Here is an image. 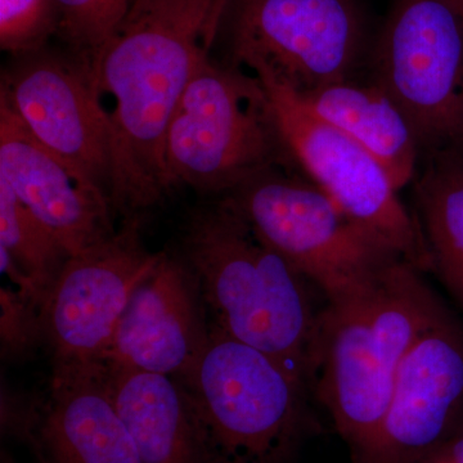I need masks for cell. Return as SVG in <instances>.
I'll list each match as a JSON object with an SVG mask.
<instances>
[{"label":"cell","mask_w":463,"mask_h":463,"mask_svg":"<svg viewBox=\"0 0 463 463\" xmlns=\"http://www.w3.org/2000/svg\"><path fill=\"white\" fill-rule=\"evenodd\" d=\"M230 0H134L97 61L100 93L114 99L112 206L156 205L173 188L164 163L170 118L212 57Z\"/></svg>","instance_id":"cell-1"},{"label":"cell","mask_w":463,"mask_h":463,"mask_svg":"<svg viewBox=\"0 0 463 463\" xmlns=\"http://www.w3.org/2000/svg\"><path fill=\"white\" fill-rule=\"evenodd\" d=\"M184 254L210 325L273 356L307 385L313 381L321 312L307 281L259 236L230 197L192 216Z\"/></svg>","instance_id":"cell-2"},{"label":"cell","mask_w":463,"mask_h":463,"mask_svg":"<svg viewBox=\"0 0 463 463\" xmlns=\"http://www.w3.org/2000/svg\"><path fill=\"white\" fill-rule=\"evenodd\" d=\"M450 317L421 270L405 260L327 301L319 318L316 390L352 452L379 428L405 355Z\"/></svg>","instance_id":"cell-3"},{"label":"cell","mask_w":463,"mask_h":463,"mask_svg":"<svg viewBox=\"0 0 463 463\" xmlns=\"http://www.w3.org/2000/svg\"><path fill=\"white\" fill-rule=\"evenodd\" d=\"M176 381L203 463H288L306 435L307 383L213 325L196 361Z\"/></svg>","instance_id":"cell-4"},{"label":"cell","mask_w":463,"mask_h":463,"mask_svg":"<svg viewBox=\"0 0 463 463\" xmlns=\"http://www.w3.org/2000/svg\"><path fill=\"white\" fill-rule=\"evenodd\" d=\"M164 163L172 188L213 194H228L270 167L291 166L258 79L213 57L174 109Z\"/></svg>","instance_id":"cell-5"},{"label":"cell","mask_w":463,"mask_h":463,"mask_svg":"<svg viewBox=\"0 0 463 463\" xmlns=\"http://www.w3.org/2000/svg\"><path fill=\"white\" fill-rule=\"evenodd\" d=\"M224 196L327 301L404 260L291 166L270 167Z\"/></svg>","instance_id":"cell-6"},{"label":"cell","mask_w":463,"mask_h":463,"mask_svg":"<svg viewBox=\"0 0 463 463\" xmlns=\"http://www.w3.org/2000/svg\"><path fill=\"white\" fill-rule=\"evenodd\" d=\"M227 63L298 94L358 79L371 44L355 0H230Z\"/></svg>","instance_id":"cell-7"},{"label":"cell","mask_w":463,"mask_h":463,"mask_svg":"<svg viewBox=\"0 0 463 463\" xmlns=\"http://www.w3.org/2000/svg\"><path fill=\"white\" fill-rule=\"evenodd\" d=\"M367 67L407 116L422 157L453 146L463 123V20L450 0H394Z\"/></svg>","instance_id":"cell-8"},{"label":"cell","mask_w":463,"mask_h":463,"mask_svg":"<svg viewBox=\"0 0 463 463\" xmlns=\"http://www.w3.org/2000/svg\"><path fill=\"white\" fill-rule=\"evenodd\" d=\"M258 80L267 94L289 165L399 257L422 273L434 272L416 215L402 203L379 161L313 114L288 88L268 79Z\"/></svg>","instance_id":"cell-9"},{"label":"cell","mask_w":463,"mask_h":463,"mask_svg":"<svg viewBox=\"0 0 463 463\" xmlns=\"http://www.w3.org/2000/svg\"><path fill=\"white\" fill-rule=\"evenodd\" d=\"M164 257L149 252L137 221H128L102 245L67 258L41 312L54 373L88 370L102 362L134 291Z\"/></svg>","instance_id":"cell-10"},{"label":"cell","mask_w":463,"mask_h":463,"mask_svg":"<svg viewBox=\"0 0 463 463\" xmlns=\"http://www.w3.org/2000/svg\"><path fill=\"white\" fill-rule=\"evenodd\" d=\"M16 58L3 72L0 99L36 141L109 194L111 120L93 70L47 48Z\"/></svg>","instance_id":"cell-11"},{"label":"cell","mask_w":463,"mask_h":463,"mask_svg":"<svg viewBox=\"0 0 463 463\" xmlns=\"http://www.w3.org/2000/svg\"><path fill=\"white\" fill-rule=\"evenodd\" d=\"M463 414V331L450 317L420 337L399 367L379 428L354 463H419L456 437Z\"/></svg>","instance_id":"cell-12"},{"label":"cell","mask_w":463,"mask_h":463,"mask_svg":"<svg viewBox=\"0 0 463 463\" xmlns=\"http://www.w3.org/2000/svg\"><path fill=\"white\" fill-rule=\"evenodd\" d=\"M0 178L51 232L67 257L90 251L116 234L108 192L36 141L2 99Z\"/></svg>","instance_id":"cell-13"},{"label":"cell","mask_w":463,"mask_h":463,"mask_svg":"<svg viewBox=\"0 0 463 463\" xmlns=\"http://www.w3.org/2000/svg\"><path fill=\"white\" fill-rule=\"evenodd\" d=\"M209 327L190 268L165 255L134 291L100 364L178 379L199 356Z\"/></svg>","instance_id":"cell-14"},{"label":"cell","mask_w":463,"mask_h":463,"mask_svg":"<svg viewBox=\"0 0 463 463\" xmlns=\"http://www.w3.org/2000/svg\"><path fill=\"white\" fill-rule=\"evenodd\" d=\"M26 432L42 463H142L96 365L53 373L50 398Z\"/></svg>","instance_id":"cell-15"},{"label":"cell","mask_w":463,"mask_h":463,"mask_svg":"<svg viewBox=\"0 0 463 463\" xmlns=\"http://www.w3.org/2000/svg\"><path fill=\"white\" fill-rule=\"evenodd\" d=\"M142 463H203L187 399L174 377L96 365Z\"/></svg>","instance_id":"cell-16"},{"label":"cell","mask_w":463,"mask_h":463,"mask_svg":"<svg viewBox=\"0 0 463 463\" xmlns=\"http://www.w3.org/2000/svg\"><path fill=\"white\" fill-rule=\"evenodd\" d=\"M297 96L313 114L376 158L398 191L413 182L421 146L407 116L379 85L358 78Z\"/></svg>","instance_id":"cell-17"},{"label":"cell","mask_w":463,"mask_h":463,"mask_svg":"<svg viewBox=\"0 0 463 463\" xmlns=\"http://www.w3.org/2000/svg\"><path fill=\"white\" fill-rule=\"evenodd\" d=\"M412 184L434 273L463 310L462 152L449 146L425 155Z\"/></svg>","instance_id":"cell-18"},{"label":"cell","mask_w":463,"mask_h":463,"mask_svg":"<svg viewBox=\"0 0 463 463\" xmlns=\"http://www.w3.org/2000/svg\"><path fill=\"white\" fill-rule=\"evenodd\" d=\"M0 251H5L32 279L43 307L69 257L3 178H0Z\"/></svg>","instance_id":"cell-19"},{"label":"cell","mask_w":463,"mask_h":463,"mask_svg":"<svg viewBox=\"0 0 463 463\" xmlns=\"http://www.w3.org/2000/svg\"><path fill=\"white\" fill-rule=\"evenodd\" d=\"M134 0H56L57 36L96 74L97 61ZM97 78V76H96Z\"/></svg>","instance_id":"cell-20"},{"label":"cell","mask_w":463,"mask_h":463,"mask_svg":"<svg viewBox=\"0 0 463 463\" xmlns=\"http://www.w3.org/2000/svg\"><path fill=\"white\" fill-rule=\"evenodd\" d=\"M56 0H0V48L14 57L45 48L57 35Z\"/></svg>","instance_id":"cell-21"},{"label":"cell","mask_w":463,"mask_h":463,"mask_svg":"<svg viewBox=\"0 0 463 463\" xmlns=\"http://www.w3.org/2000/svg\"><path fill=\"white\" fill-rule=\"evenodd\" d=\"M0 304L3 349L21 352L33 340L35 332L41 331V310L33 301L9 288H2Z\"/></svg>","instance_id":"cell-22"},{"label":"cell","mask_w":463,"mask_h":463,"mask_svg":"<svg viewBox=\"0 0 463 463\" xmlns=\"http://www.w3.org/2000/svg\"><path fill=\"white\" fill-rule=\"evenodd\" d=\"M419 463H463V434L450 438Z\"/></svg>","instance_id":"cell-23"},{"label":"cell","mask_w":463,"mask_h":463,"mask_svg":"<svg viewBox=\"0 0 463 463\" xmlns=\"http://www.w3.org/2000/svg\"><path fill=\"white\" fill-rule=\"evenodd\" d=\"M453 146L458 148L459 151H461L463 154V123L461 125V128H459L458 134H457L456 141L455 143H453Z\"/></svg>","instance_id":"cell-24"},{"label":"cell","mask_w":463,"mask_h":463,"mask_svg":"<svg viewBox=\"0 0 463 463\" xmlns=\"http://www.w3.org/2000/svg\"><path fill=\"white\" fill-rule=\"evenodd\" d=\"M450 2L455 5V8L458 11V14H461L463 20V0H450Z\"/></svg>","instance_id":"cell-25"},{"label":"cell","mask_w":463,"mask_h":463,"mask_svg":"<svg viewBox=\"0 0 463 463\" xmlns=\"http://www.w3.org/2000/svg\"></svg>","instance_id":"cell-26"}]
</instances>
